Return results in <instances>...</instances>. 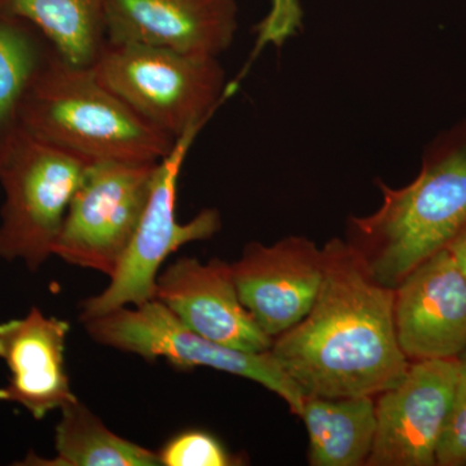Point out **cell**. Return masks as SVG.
I'll return each mask as SVG.
<instances>
[{
  "mask_svg": "<svg viewBox=\"0 0 466 466\" xmlns=\"http://www.w3.org/2000/svg\"><path fill=\"white\" fill-rule=\"evenodd\" d=\"M106 41L219 57L238 27L236 0H106Z\"/></svg>",
  "mask_w": 466,
  "mask_h": 466,
  "instance_id": "4fadbf2b",
  "label": "cell"
},
{
  "mask_svg": "<svg viewBox=\"0 0 466 466\" xmlns=\"http://www.w3.org/2000/svg\"><path fill=\"white\" fill-rule=\"evenodd\" d=\"M157 165H88L67 208L54 256L110 278L139 225Z\"/></svg>",
  "mask_w": 466,
  "mask_h": 466,
  "instance_id": "ba28073f",
  "label": "cell"
},
{
  "mask_svg": "<svg viewBox=\"0 0 466 466\" xmlns=\"http://www.w3.org/2000/svg\"><path fill=\"white\" fill-rule=\"evenodd\" d=\"M200 130L201 127H195L184 134L167 157L158 162L137 231L110 276L108 287L82 302V323L156 299L158 275L168 257L184 245L213 238L219 229V213L211 208L202 210L187 223L179 222L177 217L180 173Z\"/></svg>",
  "mask_w": 466,
  "mask_h": 466,
  "instance_id": "52a82bcc",
  "label": "cell"
},
{
  "mask_svg": "<svg viewBox=\"0 0 466 466\" xmlns=\"http://www.w3.org/2000/svg\"><path fill=\"white\" fill-rule=\"evenodd\" d=\"M70 325L32 308L25 317L0 323V360L9 370L0 401L23 407L35 420L78 400L66 366Z\"/></svg>",
  "mask_w": 466,
  "mask_h": 466,
  "instance_id": "5bb4252c",
  "label": "cell"
},
{
  "mask_svg": "<svg viewBox=\"0 0 466 466\" xmlns=\"http://www.w3.org/2000/svg\"><path fill=\"white\" fill-rule=\"evenodd\" d=\"M165 466H229L238 464L213 435L202 431H186L175 435L158 451Z\"/></svg>",
  "mask_w": 466,
  "mask_h": 466,
  "instance_id": "d6986e66",
  "label": "cell"
},
{
  "mask_svg": "<svg viewBox=\"0 0 466 466\" xmlns=\"http://www.w3.org/2000/svg\"><path fill=\"white\" fill-rule=\"evenodd\" d=\"M20 124L23 133L88 164H157L177 143L137 115L92 67L72 66L54 48L30 82Z\"/></svg>",
  "mask_w": 466,
  "mask_h": 466,
  "instance_id": "3957f363",
  "label": "cell"
},
{
  "mask_svg": "<svg viewBox=\"0 0 466 466\" xmlns=\"http://www.w3.org/2000/svg\"><path fill=\"white\" fill-rule=\"evenodd\" d=\"M324 276L308 315L271 352L306 397H377L410 366L398 342L394 289L376 280L348 241L323 248Z\"/></svg>",
  "mask_w": 466,
  "mask_h": 466,
  "instance_id": "6da1fadb",
  "label": "cell"
},
{
  "mask_svg": "<svg viewBox=\"0 0 466 466\" xmlns=\"http://www.w3.org/2000/svg\"><path fill=\"white\" fill-rule=\"evenodd\" d=\"M51 51L32 24L0 12V167L21 135L24 96Z\"/></svg>",
  "mask_w": 466,
  "mask_h": 466,
  "instance_id": "ac0fdd59",
  "label": "cell"
},
{
  "mask_svg": "<svg viewBox=\"0 0 466 466\" xmlns=\"http://www.w3.org/2000/svg\"><path fill=\"white\" fill-rule=\"evenodd\" d=\"M84 324L91 339L106 348L146 360L165 359L179 370L213 368L259 383L280 397L296 415L305 400V395L285 373L271 350L248 352L210 341L186 327L157 299L118 309Z\"/></svg>",
  "mask_w": 466,
  "mask_h": 466,
  "instance_id": "8992f818",
  "label": "cell"
},
{
  "mask_svg": "<svg viewBox=\"0 0 466 466\" xmlns=\"http://www.w3.org/2000/svg\"><path fill=\"white\" fill-rule=\"evenodd\" d=\"M437 465H466V364L462 361L449 417L438 444Z\"/></svg>",
  "mask_w": 466,
  "mask_h": 466,
  "instance_id": "ffe728a7",
  "label": "cell"
},
{
  "mask_svg": "<svg viewBox=\"0 0 466 466\" xmlns=\"http://www.w3.org/2000/svg\"><path fill=\"white\" fill-rule=\"evenodd\" d=\"M60 412L55 429V458L43 459L29 452L16 465L161 466L157 452L113 433L81 401L66 404Z\"/></svg>",
  "mask_w": 466,
  "mask_h": 466,
  "instance_id": "e0dca14e",
  "label": "cell"
},
{
  "mask_svg": "<svg viewBox=\"0 0 466 466\" xmlns=\"http://www.w3.org/2000/svg\"><path fill=\"white\" fill-rule=\"evenodd\" d=\"M446 249L450 251L451 256L453 257L461 271L466 275V225L447 245Z\"/></svg>",
  "mask_w": 466,
  "mask_h": 466,
  "instance_id": "44dd1931",
  "label": "cell"
},
{
  "mask_svg": "<svg viewBox=\"0 0 466 466\" xmlns=\"http://www.w3.org/2000/svg\"><path fill=\"white\" fill-rule=\"evenodd\" d=\"M398 342L410 361L459 359L466 349V275L444 248L394 288Z\"/></svg>",
  "mask_w": 466,
  "mask_h": 466,
  "instance_id": "8fae6325",
  "label": "cell"
},
{
  "mask_svg": "<svg viewBox=\"0 0 466 466\" xmlns=\"http://www.w3.org/2000/svg\"><path fill=\"white\" fill-rule=\"evenodd\" d=\"M156 299L193 332L227 348L266 352L267 336L242 305L232 265L182 257L159 272Z\"/></svg>",
  "mask_w": 466,
  "mask_h": 466,
  "instance_id": "7c38bea8",
  "label": "cell"
},
{
  "mask_svg": "<svg viewBox=\"0 0 466 466\" xmlns=\"http://www.w3.org/2000/svg\"><path fill=\"white\" fill-rule=\"evenodd\" d=\"M0 12L32 24L72 66L91 67L106 43V0H0Z\"/></svg>",
  "mask_w": 466,
  "mask_h": 466,
  "instance_id": "2e32d148",
  "label": "cell"
},
{
  "mask_svg": "<svg viewBox=\"0 0 466 466\" xmlns=\"http://www.w3.org/2000/svg\"><path fill=\"white\" fill-rule=\"evenodd\" d=\"M88 162L21 131L0 167V259L38 271L54 256Z\"/></svg>",
  "mask_w": 466,
  "mask_h": 466,
  "instance_id": "5b68a950",
  "label": "cell"
},
{
  "mask_svg": "<svg viewBox=\"0 0 466 466\" xmlns=\"http://www.w3.org/2000/svg\"><path fill=\"white\" fill-rule=\"evenodd\" d=\"M380 188L381 207L350 220L348 242L373 278L394 289L466 225V121L426 148L413 182Z\"/></svg>",
  "mask_w": 466,
  "mask_h": 466,
  "instance_id": "7a4b0ae2",
  "label": "cell"
},
{
  "mask_svg": "<svg viewBox=\"0 0 466 466\" xmlns=\"http://www.w3.org/2000/svg\"><path fill=\"white\" fill-rule=\"evenodd\" d=\"M373 398H305L299 416L308 429L309 464L367 465L377 431Z\"/></svg>",
  "mask_w": 466,
  "mask_h": 466,
  "instance_id": "9a60e30c",
  "label": "cell"
},
{
  "mask_svg": "<svg viewBox=\"0 0 466 466\" xmlns=\"http://www.w3.org/2000/svg\"><path fill=\"white\" fill-rule=\"evenodd\" d=\"M459 360H461L462 363L466 364V349L462 351V354L460 355Z\"/></svg>",
  "mask_w": 466,
  "mask_h": 466,
  "instance_id": "7402d4cb",
  "label": "cell"
},
{
  "mask_svg": "<svg viewBox=\"0 0 466 466\" xmlns=\"http://www.w3.org/2000/svg\"><path fill=\"white\" fill-rule=\"evenodd\" d=\"M95 75L137 115L177 140L202 127L226 87L218 57L106 41Z\"/></svg>",
  "mask_w": 466,
  "mask_h": 466,
  "instance_id": "277c9868",
  "label": "cell"
},
{
  "mask_svg": "<svg viewBox=\"0 0 466 466\" xmlns=\"http://www.w3.org/2000/svg\"><path fill=\"white\" fill-rule=\"evenodd\" d=\"M232 268L242 305L275 339L314 306L323 283L324 254L315 242L299 236L269 247L250 242Z\"/></svg>",
  "mask_w": 466,
  "mask_h": 466,
  "instance_id": "30bf717a",
  "label": "cell"
},
{
  "mask_svg": "<svg viewBox=\"0 0 466 466\" xmlns=\"http://www.w3.org/2000/svg\"><path fill=\"white\" fill-rule=\"evenodd\" d=\"M460 366L459 359L410 361L400 382L379 395L375 443L367 465H437Z\"/></svg>",
  "mask_w": 466,
  "mask_h": 466,
  "instance_id": "9c48e42d",
  "label": "cell"
}]
</instances>
